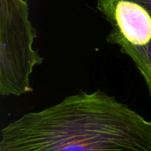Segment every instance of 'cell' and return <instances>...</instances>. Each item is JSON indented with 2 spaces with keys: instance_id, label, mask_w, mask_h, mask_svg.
Instances as JSON below:
<instances>
[{
  "instance_id": "6da1fadb",
  "label": "cell",
  "mask_w": 151,
  "mask_h": 151,
  "mask_svg": "<svg viewBox=\"0 0 151 151\" xmlns=\"http://www.w3.org/2000/svg\"><path fill=\"white\" fill-rule=\"evenodd\" d=\"M0 151H151V119L102 90L82 91L6 125Z\"/></svg>"
},
{
  "instance_id": "7a4b0ae2",
  "label": "cell",
  "mask_w": 151,
  "mask_h": 151,
  "mask_svg": "<svg viewBox=\"0 0 151 151\" xmlns=\"http://www.w3.org/2000/svg\"><path fill=\"white\" fill-rule=\"evenodd\" d=\"M36 30L25 0H0V94L20 96L33 90L30 75L43 58L34 50Z\"/></svg>"
},
{
  "instance_id": "3957f363",
  "label": "cell",
  "mask_w": 151,
  "mask_h": 151,
  "mask_svg": "<svg viewBox=\"0 0 151 151\" xmlns=\"http://www.w3.org/2000/svg\"><path fill=\"white\" fill-rule=\"evenodd\" d=\"M97 9L113 27L108 42L143 46L151 42V15L132 0H97Z\"/></svg>"
},
{
  "instance_id": "277c9868",
  "label": "cell",
  "mask_w": 151,
  "mask_h": 151,
  "mask_svg": "<svg viewBox=\"0 0 151 151\" xmlns=\"http://www.w3.org/2000/svg\"><path fill=\"white\" fill-rule=\"evenodd\" d=\"M117 45L134 61L146 82L151 96V42L143 46H134L123 42Z\"/></svg>"
},
{
  "instance_id": "5b68a950",
  "label": "cell",
  "mask_w": 151,
  "mask_h": 151,
  "mask_svg": "<svg viewBox=\"0 0 151 151\" xmlns=\"http://www.w3.org/2000/svg\"><path fill=\"white\" fill-rule=\"evenodd\" d=\"M132 1L136 2L141 5H142L151 15V0H132Z\"/></svg>"
}]
</instances>
